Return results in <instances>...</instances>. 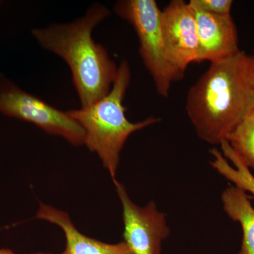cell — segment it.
Returning a JSON list of instances; mask_svg holds the SVG:
<instances>
[{
	"label": "cell",
	"instance_id": "6da1fadb",
	"mask_svg": "<svg viewBox=\"0 0 254 254\" xmlns=\"http://www.w3.org/2000/svg\"><path fill=\"white\" fill-rule=\"evenodd\" d=\"M186 110L197 136L221 144L254 111V56L240 51L211 63L187 96Z\"/></svg>",
	"mask_w": 254,
	"mask_h": 254
},
{
	"label": "cell",
	"instance_id": "7a4b0ae2",
	"mask_svg": "<svg viewBox=\"0 0 254 254\" xmlns=\"http://www.w3.org/2000/svg\"><path fill=\"white\" fill-rule=\"evenodd\" d=\"M109 9L95 3L83 17L32 31L42 48L59 55L69 66L81 108L94 104L109 93L118 66L106 49L94 41L93 29L110 16Z\"/></svg>",
	"mask_w": 254,
	"mask_h": 254
},
{
	"label": "cell",
	"instance_id": "3957f363",
	"mask_svg": "<svg viewBox=\"0 0 254 254\" xmlns=\"http://www.w3.org/2000/svg\"><path fill=\"white\" fill-rule=\"evenodd\" d=\"M131 78L129 64L124 60L119 65L116 78L108 95L91 106L67 111L84 130V145L97 153L114 184L118 182L120 153L127 138L133 132L160 121L153 117L136 123L127 120L123 102Z\"/></svg>",
	"mask_w": 254,
	"mask_h": 254
},
{
	"label": "cell",
	"instance_id": "277c9868",
	"mask_svg": "<svg viewBox=\"0 0 254 254\" xmlns=\"http://www.w3.org/2000/svg\"><path fill=\"white\" fill-rule=\"evenodd\" d=\"M116 14L134 28L139 54L155 83L157 93L168 98L172 83L182 79L170 63L162 33L161 10L155 0H122L115 5Z\"/></svg>",
	"mask_w": 254,
	"mask_h": 254
},
{
	"label": "cell",
	"instance_id": "5b68a950",
	"mask_svg": "<svg viewBox=\"0 0 254 254\" xmlns=\"http://www.w3.org/2000/svg\"><path fill=\"white\" fill-rule=\"evenodd\" d=\"M0 113L34 124L50 134L63 137L75 146L84 144L83 128L68 115L41 98L23 91L0 76Z\"/></svg>",
	"mask_w": 254,
	"mask_h": 254
},
{
	"label": "cell",
	"instance_id": "8992f818",
	"mask_svg": "<svg viewBox=\"0 0 254 254\" xmlns=\"http://www.w3.org/2000/svg\"><path fill=\"white\" fill-rule=\"evenodd\" d=\"M115 186L123 206L124 242L134 254H161L162 242L170 233L165 213L158 210L154 201L138 206L123 184L118 181Z\"/></svg>",
	"mask_w": 254,
	"mask_h": 254
},
{
	"label": "cell",
	"instance_id": "52a82bcc",
	"mask_svg": "<svg viewBox=\"0 0 254 254\" xmlns=\"http://www.w3.org/2000/svg\"><path fill=\"white\" fill-rule=\"evenodd\" d=\"M162 33L169 60L181 77L198 63V38L194 12L189 3L173 0L161 11Z\"/></svg>",
	"mask_w": 254,
	"mask_h": 254
},
{
	"label": "cell",
	"instance_id": "ba28073f",
	"mask_svg": "<svg viewBox=\"0 0 254 254\" xmlns=\"http://www.w3.org/2000/svg\"><path fill=\"white\" fill-rule=\"evenodd\" d=\"M191 8L198 31V63H215L240 53L238 34L231 15L210 14Z\"/></svg>",
	"mask_w": 254,
	"mask_h": 254
},
{
	"label": "cell",
	"instance_id": "9c48e42d",
	"mask_svg": "<svg viewBox=\"0 0 254 254\" xmlns=\"http://www.w3.org/2000/svg\"><path fill=\"white\" fill-rule=\"evenodd\" d=\"M36 217L63 230L66 237L65 254H134L125 242L111 245L83 235L74 226L67 213L50 205L40 203Z\"/></svg>",
	"mask_w": 254,
	"mask_h": 254
},
{
	"label": "cell",
	"instance_id": "30bf717a",
	"mask_svg": "<svg viewBox=\"0 0 254 254\" xmlns=\"http://www.w3.org/2000/svg\"><path fill=\"white\" fill-rule=\"evenodd\" d=\"M223 209L227 215L242 227V247L239 254H254V207L247 192L230 186L221 195Z\"/></svg>",
	"mask_w": 254,
	"mask_h": 254
},
{
	"label": "cell",
	"instance_id": "8fae6325",
	"mask_svg": "<svg viewBox=\"0 0 254 254\" xmlns=\"http://www.w3.org/2000/svg\"><path fill=\"white\" fill-rule=\"evenodd\" d=\"M221 151L214 148L210 150L213 155L210 165L214 170L229 182L245 192H250L254 198V176L232 149L228 141L222 142Z\"/></svg>",
	"mask_w": 254,
	"mask_h": 254
},
{
	"label": "cell",
	"instance_id": "7c38bea8",
	"mask_svg": "<svg viewBox=\"0 0 254 254\" xmlns=\"http://www.w3.org/2000/svg\"><path fill=\"white\" fill-rule=\"evenodd\" d=\"M227 141L246 166L254 170V113L227 138Z\"/></svg>",
	"mask_w": 254,
	"mask_h": 254
},
{
	"label": "cell",
	"instance_id": "4fadbf2b",
	"mask_svg": "<svg viewBox=\"0 0 254 254\" xmlns=\"http://www.w3.org/2000/svg\"><path fill=\"white\" fill-rule=\"evenodd\" d=\"M192 7L210 14L230 15L233 1L232 0H190Z\"/></svg>",
	"mask_w": 254,
	"mask_h": 254
},
{
	"label": "cell",
	"instance_id": "5bb4252c",
	"mask_svg": "<svg viewBox=\"0 0 254 254\" xmlns=\"http://www.w3.org/2000/svg\"><path fill=\"white\" fill-rule=\"evenodd\" d=\"M0 254H16L12 251L10 250H6V249H0ZM33 254H44V253H37ZM60 254H65L64 252Z\"/></svg>",
	"mask_w": 254,
	"mask_h": 254
},
{
	"label": "cell",
	"instance_id": "9a60e30c",
	"mask_svg": "<svg viewBox=\"0 0 254 254\" xmlns=\"http://www.w3.org/2000/svg\"><path fill=\"white\" fill-rule=\"evenodd\" d=\"M0 76H1V72H0Z\"/></svg>",
	"mask_w": 254,
	"mask_h": 254
},
{
	"label": "cell",
	"instance_id": "2e32d148",
	"mask_svg": "<svg viewBox=\"0 0 254 254\" xmlns=\"http://www.w3.org/2000/svg\"><path fill=\"white\" fill-rule=\"evenodd\" d=\"M253 56H254V55H253Z\"/></svg>",
	"mask_w": 254,
	"mask_h": 254
},
{
	"label": "cell",
	"instance_id": "e0dca14e",
	"mask_svg": "<svg viewBox=\"0 0 254 254\" xmlns=\"http://www.w3.org/2000/svg\"><path fill=\"white\" fill-rule=\"evenodd\" d=\"M253 113H254V111L253 112Z\"/></svg>",
	"mask_w": 254,
	"mask_h": 254
}]
</instances>
